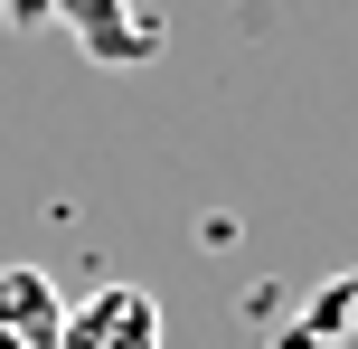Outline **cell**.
I'll list each match as a JSON object with an SVG mask.
<instances>
[{"mask_svg":"<svg viewBox=\"0 0 358 349\" xmlns=\"http://www.w3.org/2000/svg\"><path fill=\"white\" fill-rule=\"evenodd\" d=\"M57 349H161V302L142 283H104V293H85L66 312Z\"/></svg>","mask_w":358,"mask_h":349,"instance_id":"1","label":"cell"},{"mask_svg":"<svg viewBox=\"0 0 358 349\" xmlns=\"http://www.w3.org/2000/svg\"><path fill=\"white\" fill-rule=\"evenodd\" d=\"M57 19H66L76 38H85V57H104V66H142V57H161V19H142L132 0H48Z\"/></svg>","mask_w":358,"mask_h":349,"instance_id":"2","label":"cell"},{"mask_svg":"<svg viewBox=\"0 0 358 349\" xmlns=\"http://www.w3.org/2000/svg\"><path fill=\"white\" fill-rule=\"evenodd\" d=\"M57 331H66V293H57L38 264H0V340L57 349Z\"/></svg>","mask_w":358,"mask_h":349,"instance_id":"3","label":"cell"},{"mask_svg":"<svg viewBox=\"0 0 358 349\" xmlns=\"http://www.w3.org/2000/svg\"><path fill=\"white\" fill-rule=\"evenodd\" d=\"M273 349H358V274H330L321 293L273 331Z\"/></svg>","mask_w":358,"mask_h":349,"instance_id":"4","label":"cell"},{"mask_svg":"<svg viewBox=\"0 0 358 349\" xmlns=\"http://www.w3.org/2000/svg\"><path fill=\"white\" fill-rule=\"evenodd\" d=\"M10 19H48V0H10Z\"/></svg>","mask_w":358,"mask_h":349,"instance_id":"5","label":"cell"},{"mask_svg":"<svg viewBox=\"0 0 358 349\" xmlns=\"http://www.w3.org/2000/svg\"><path fill=\"white\" fill-rule=\"evenodd\" d=\"M0 349H29V340H0Z\"/></svg>","mask_w":358,"mask_h":349,"instance_id":"6","label":"cell"}]
</instances>
